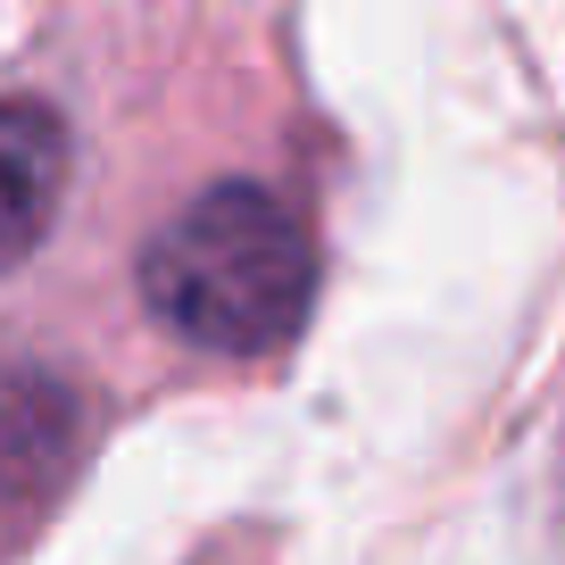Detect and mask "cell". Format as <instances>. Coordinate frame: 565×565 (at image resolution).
Segmentation results:
<instances>
[{"label":"cell","instance_id":"obj_1","mask_svg":"<svg viewBox=\"0 0 565 565\" xmlns=\"http://www.w3.org/2000/svg\"><path fill=\"white\" fill-rule=\"evenodd\" d=\"M141 300L209 358H266L308 324L317 242L266 183H209L141 249Z\"/></svg>","mask_w":565,"mask_h":565},{"label":"cell","instance_id":"obj_2","mask_svg":"<svg viewBox=\"0 0 565 565\" xmlns=\"http://www.w3.org/2000/svg\"><path fill=\"white\" fill-rule=\"evenodd\" d=\"M92 441V407L51 358L0 350V548H18L58 491L75 482Z\"/></svg>","mask_w":565,"mask_h":565},{"label":"cell","instance_id":"obj_3","mask_svg":"<svg viewBox=\"0 0 565 565\" xmlns=\"http://www.w3.org/2000/svg\"><path fill=\"white\" fill-rule=\"evenodd\" d=\"M67 192V125L42 100H0V266L34 258Z\"/></svg>","mask_w":565,"mask_h":565}]
</instances>
